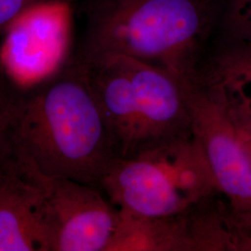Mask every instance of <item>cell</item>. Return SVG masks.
<instances>
[{
	"instance_id": "1",
	"label": "cell",
	"mask_w": 251,
	"mask_h": 251,
	"mask_svg": "<svg viewBox=\"0 0 251 251\" xmlns=\"http://www.w3.org/2000/svg\"><path fill=\"white\" fill-rule=\"evenodd\" d=\"M0 142L44 175L99 190L109 167L120 157L98 100L75 59L49 80L18 90L0 117Z\"/></svg>"
},
{
	"instance_id": "2",
	"label": "cell",
	"mask_w": 251,
	"mask_h": 251,
	"mask_svg": "<svg viewBox=\"0 0 251 251\" xmlns=\"http://www.w3.org/2000/svg\"><path fill=\"white\" fill-rule=\"evenodd\" d=\"M222 0H95L80 52L121 54L182 79L202 70Z\"/></svg>"
},
{
	"instance_id": "3",
	"label": "cell",
	"mask_w": 251,
	"mask_h": 251,
	"mask_svg": "<svg viewBox=\"0 0 251 251\" xmlns=\"http://www.w3.org/2000/svg\"><path fill=\"white\" fill-rule=\"evenodd\" d=\"M117 142L120 157L193 137L183 79L128 56L75 58Z\"/></svg>"
},
{
	"instance_id": "4",
	"label": "cell",
	"mask_w": 251,
	"mask_h": 251,
	"mask_svg": "<svg viewBox=\"0 0 251 251\" xmlns=\"http://www.w3.org/2000/svg\"><path fill=\"white\" fill-rule=\"evenodd\" d=\"M100 190L121 213L146 219L183 213L220 192L194 136L117 158Z\"/></svg>"
},
{
	"instance_id": "5",
	"label": "cell",
	"mask_w": 251,
	"mask_h": 251,
	"mask_svg": "<svg viewBox=\"0 0 251 251\" xmlns=\"http://www.w3.org/2000/svg\"><path fill=\"white\" fill-rule=\"evenodd\" d=\"M9 154L37 190L39 251H109L120 213L100 190L47 176Z\"/></svg>"
},
{
	"instance_id": "6",
	"label": "cell",
	"mask_w": 251,
	"mask_h": 251,
	"mask_svg": "<svg viewBox=\"0 0 251 251\" xmlns=\"http://www.w3.org/2000/svg\"><path fill=\"white\" fill-rule=\"evenodd\" d=\"M71 0H44L25 9L4 33L0 67L19 90L49 80L68 63Z\"/></svg>"
},
{
	"instance_id": "7",
	"label": "cell",
	"mask_w": 251,
	"mask_h": 251,
	"mask_svg": "<svg viewBox=\"0 0 251 251\" xmlns=\"http://www.w3.org/2000/svg\"><path fill=\"white\" fill-rule=\"evenodd\" d=\"M192 131L217 187L231 206L251 210V152L215 89L201 76L183 79Z\"/></svg>"
},
{
	"instance_id": "8",
	"label": "cell",
	"mask_w": 251,
	"mask_h": 251,
	"mask_svg": "<svg viewBox=\"0 0 251 251\" xmlns=\"http://www.w3.org/2000/svg\"><path fill=\"white\" fill-rule=\"evenodd\" d=\"M199 75L215 89L245 142H251V43L217 38Z\"/></svg>"
},
{
	"instance_id": "9",
	"label": "cell",
	"mask_w": 251,
	"mask_h": 251,
	"mask_svg": "<svg viewBox=\"0 0 251 251\" xmlns=\"http://www.w3.org/2000/svg\"><path fill=\"white\" fill-rule=\"evenodd\" d=\"M36 186L0 144V251H39Z\"/></svg>"
},
{
	"instance_id": "10",
	"label": "cell",
	"mask_w": 251,
	"mask_h": 251,
	"mask_svg": "<svg viewBox=\"0 0 251 251\" xmlns=\"http://www.w3.org/2000/svg\"><path fill=\"white\" fill-rule=\"evenodd\" d=\"M218 38L251 44V0H222Z\"/></svg>"
},
{
	"instance_id": "11",
	"label": "cell",
	"mask_w": 251,
	"mask_h": 251,
	"mask_svg": "<svg viewBox=\"0 0 251 251\" xmlns=\"http://www.w3.org/2000/svg\"><path fill=\"white\" fill-rule=\"evenodd\" d=\"M44 0H0V35L11 23L32 5Z\"/></svg>"
},
{
	"instance_id": "12",
	"label": "cell",
	"mask_w": 251,
	"mask_h": 251,
	"mask_svg": "<svg viewBox=\"0 0 251 251\" xmlns=\"http://www.w3.org/2000/svg\"><path fill=\"white\" fill-rule=\"evenodd\" d=\"M18 90L0 67V117L8 110L9 104L17 95Z\"/></svg>"
},
{
	"instance_id": "13",
	"label": "cell",
	"mask_w": 251,
	"mask_h": 251,
	"mask_svg": "<svg viewBox=\"0 0 251 251\" xmlns=\"http://www.w3.org/2000/svg\"><path fill=\"white\" fill-rule=\"evenodd\" d=\"M247 145H248V147H249V149H250V151L251 152V142H249V143H246Z\"/></svg>"
}]
</instances>
